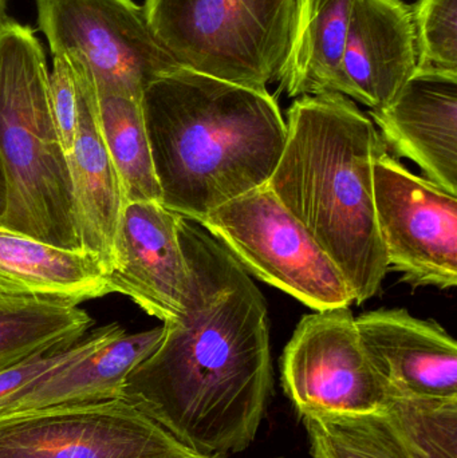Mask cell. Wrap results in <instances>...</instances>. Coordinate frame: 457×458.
<instances>
[{
	"instance_id": "cell-5",
	"label": "cell",
	"mask_w": 457,
	"mask_h": 458,
	"mask_svg": "<svg viewBox=\"0 0 457 458\" xmlns=\"http://www.w3.org/2000/svg\"><path fill=\"white\" fill-rule=\"evenodd\" d=\"M300 0H145L156 39L182 69L267 90L292 46Z\"/></svg>"
},
{
	"instance_id": "cell-16",
	"label": "cell",
	"mask_w": 457,
	"mask_h": 458,
	"mask_svg": "<svg viewBox=\"0 0 457 458\" xmlns=\"http://www.w3.org/2000/svg\"><path fill=\"white\" fill-rule=\"evenodd\" d=\"M98 259L0 227V301L78 304L109 295Z\"/></svg>"
},
{
	"instance_id": "cell-23",
	"label": "cell",
	"mask_w": 457,
	"mask_h": 458,
	"mask_svg": "<svg viewBox=\"0 0 457 458\" xmlns=\"http://www.w3.org/2000/svg\"><path fill=\"white\" fill-rule=\"evenodd\" d=\"M125 333L118 323L102 326L86 334L80 341L63 349L34 355L0 370V417L7 416L13 405L26 397L40 381L86 355L98 350L120 334Z\"/></svg>"
},
{
	"instance_id": "cell-9",
	"label": "cell",
	"mask_w": 457,
	"mask_h": 458,
	"mask_svg": "<svg viewBox=\"0 0 457 458\" xmlns=\"http://www.w3.org/2000/svg\"><path fill=\"white\" fill-rule=\"evenodd\" d=\"M281 384L300 417L373 413L391 400L362 347L351 307L300 319L282 354Z\"/></svg>"
},
{
	"instance_id": "cell-18",
	"label": "cell",
	"mask_w": 457,
	"mask_h": 458,
	"mask_svg": "<svg viewBox=\"0 0 457 458\" xmlns=\"http://www.w3.org/2000/svg\"><path fill=\"white\" fill-rule=\"evenodd\" d=\"M351 7V0H300L289 56L278 80L287 96L341 94Z\"/></svg>"
},
{
	"instance_id": "cell-25",
	"label": "cell",
	"mask_w": 457,
	"mask_h": 458,
	"mask_svg": "<svg viewBox=\"0 0 457 458\" xmlns=\"http://www.w3.org/2000/svg\"><path fill=\"white\" fill-rule=\"evenodd\" d=\"M50 106L56 133L66 157L74 148L78 125V89L74 67L66 56H54L48 72Z\"/></svg>"
},
{
	"instance_id": "cell-15",
	"label": "cell",
	"mask_w": 457,
	"mask_h": 458,
	"mask_svg": "<svg viewBox=\"0 0 457 458\" xmlns=\"http://www.w3.org/2000/svg\"><path fill=\"white\" fill-rule=\"evenodd\" d=\"M72 64L77 80L78 125L67 163L78 239L80 250L98 259L107 275L114 264L125 199L102 134L93 78L83 67Z\"/></svg>"
},
{
	"instance_id": "cell-28",
	"label": "cell",
	"mask_w": 457,
	"mask_h": 458,
	"mask_svg": "<svg viewBox=\"0 0 457 458\" xmlns=\"http://www.w3.org/2000/svg\"><path fill=\"white\" fill-rule=\"evenodd\" d=\"M199 458H227V457H199Z\"/></svg>"
},
{
	"instance_id": "cell-24",
	"label": "cell",
	"mask_w": 457,
	"mask_h": 458,
	"mask_svg": "<svg viewBox=\"0 0 457 458\" xmlns=\"http://www.w3.org/2000/svg\"><path fill=\"white\" fill-rule=\"evenodd\" d=\"M412 11L416 72L457 78V0H419Z\"/></svg>"
},
{
	"instance_id": "cell-1",
	"label": "cell",
	"mask_w": 457,
	"mask_h": 458,
	"mask_svg": "<svg viewBox=\"0 0 457 458\" xmlns=\"http://www.w3.org/2000/svg\"><path fill=\"white\" fill-rule=\"evenodd\" d=\"M190 269L185 312L126 378L121 400L199 457L246 451L273 389L267 304L249 272L208 232L180 217Z\"/></svg>"
},
{
	"instance_id": "cell-17",
	"label": "cell",
	"mask_w": 457,
	"mask_h": 458,
	"mask_svg": "<svg viewBox=\"0 0 457 458\" xmlns=\"http://www.w3.org/2000/svg\"><path fill=\"white\" fill-rule=\"evenodd\" d=\"M163 336L164 326L120 334L82 360L40 381L8 414L121 400L129 374L157 349Z\"/></svg>"
},
{
	"instance_id": "cell-13",
	"label": "cell",
	"mask_w": 457,
	"mask_h": 458,
	"mask_svg": "<svg viewBox=\"0 0 457 458\" xmlns=\"http://www.w3.org/2000/svg\"><path fill=\"white\" fill-rule=\"evenodd\" d=\"M418 66L412 5L351 0L341 94L370 110L388 106Z\"/></svg>"
},
{
	"instance_id": "cell-11",
	"label": "cell",
	"mask_w": 457,
	"mask_h": 458,
	"mask_svg": "<svg viewBox=\"0 0 457 458\" xmlns=\"http://www.w3.org/2000/svg\"><path fill=\"white\" fill-rule=\"evenodd\" d=\"M180 215L158 201L126 204L106 275L110 293L131 299L149 317L171 323L184 315L190 276L179 237Z\"/></svg>"
},
{
	"instance_id": "cell-3",
	"label": "cell",
	"mask_w": 457,
	"mask_h": 458,
	"mask_svg": "<svg viewBox=\"0 0 457 458\" xmlns=\"http://www.w3.org/2000/svg\"><path fill=\"white\" fill-rule=\"evenodd\" d=\"M286 125L267 187L340 269L354 303H364L389 268L373 191L376 158L388 148L373 121L340 93L300 97Z\"/></svg>"
},
{
	"instance_id": "cell-20",
	"label": "cell",
	"mask_w": 457,
	"mask_h": 458,
	"mask_svg": "<svg viewBox=\"0 0 457 458\" xmlns=\"http://www.w3.org/2000/svg\"><path fill=\"white\" fill-rule=\"evenodd\" d=\"M93 323L85 310L72 304L0 301V370L72 346Z\"/></svg>"
},
{
	"instance_id": "cell-10",
	"label": "cell",
	"mask_w": 457,
	"mask_h": 458,
	"mask_svg": "<svg viewBox=\"0 0 457 458\" xmlns=\"http://www.w3.org/2000/svg\"><path fill=\"white\" fill-rule=\"evenodd\" d=\"M0 458H199L123 400L0 417Z\"/></svg>"
},
{
	"instance_id": "cell-4",
	"label": "cell",
	"mask_w": 457,
	"mask_h": 458,
	"mask_svg": "<svg viewBox=\"0 0 457 458\" xmlns=\"http://www.w3.org/2000/svg\"><path fill=\"white\" fill-rule=\"evenodd\" d=\"M48 72L31 27L5 19L0 26V164L7 208L0 227L77 250L69 163L51 114Z\"/></svg>"
},
{
	"instance_id": "cell-21",
	"label": "cell",
	"mask_w": 457,
	"mask_h": 458,
	"mask_svg": "<svg viewBox=\"0 0 457 458\" xmlns=\"http://www.w3.org/2000/svg\"><path fill=\"white\" fill-rule=\"evenodd\" d=\"M313 458H412L384 411L362 414H306Z\"/></svg>"
},
{
	"instance_id": "cell-7",
	"label": "cell",
	"mask_w": 457,
	"mask_h": 458,
	"mask_svg": "<svg viewBox=\"0 0 457 458\" xmlns=\"http://www.w3.org/2000/svg\"><path fill=\"white\" fill-rule=\"evenodd\" d=\"M53 56H66L97 90L142 98L156 78L182 69L133 0H35Z\"/></svg>"
},
{
	"instance_id": "cell-8",
	"label": "cell",
	"mask_w": 457,
	"mask_h": 458,
	"mask_svg": "<svg viewBox=\"0 0 457 458\" xmlns=\"http://www.w3.org/2000/svg\"><path fill=\"white\" fill-rule=\"evenodd\" d=\"M378 233L388 266L413 288L457 284V196L384 150L373 166Z\"/></svg>"
},
{
	"instance_id": "cell-26",
	"label": "cell",
	"mask_w": 457,
	"mask_h": 458,
	"mask_svg": "<svg viewBox=\"0 0 457 458\" xmlns=\"http://www.w3.org/2000/svg\"><path fill=\"white\" fill-rule=\"evenodd\" d=\"M7 208V187H5L4 172L0 164V220L3 219Z\"/></svg>"
},
{
	"instance_id": "cell-12",
	"label": "cell",
	"mask_w": 457,
	"mask_h": 458,
	"mask_svg": "<svg viewBox=\"0 0 457 458\" xmlns=\"http://www.w3.org/2000/svg\"><path fill=\"white\" fill-rule=\"evenodd\" d=\"M360 341L391 398H457V344L435 320L404 309L356 318Z\"/></svg>"
},
{
	"instance_id": "cell-27",
	"label": "cell",
	"mask_w": 457,
	"mask_h": 458,
	"mask_svg": "<svg viewBox=\"0 0 457 458\" xmlns=\"http://www.w3.org/2000/svg\"><path fill=\"white\" fill-rule=\"evenodd\" d=\"M5 10H7V0H0V26H2L3 21L8 18Z\"/></svg>"
},
{
	"instance_id": "cell-19",
	"label": "cell",
	"mask_w": 457,
	"mask_h": 458,
	"mask_svg": "<svg viewBox=\"0 0 457 458\" xmlns=\"http://www.w3.org/2000/svg\"><path fill=\"white\" fill-rule=\"evenodd\" d=\"M97 102L102 134L117 171L125 204L161 203L141 99L97 90Z\"/></svg>"
},
{
	"instance_id": "cell-22",
	"label": "cell",
	"mask_w": 457,
	"mask_h": 458,
	"mask_svg": "<svg viewBox=\"0 0 457 458\" xmlns=\"http://www.w3.org/2000/svg\"><path fill=\"white\" fill-rule=\"evenodd\" d=\"M384 413L412 458H457V398H391Z\"/></svg>"
},
{
	"instance_id": "cell-2",
	"label": "cell",
	"mask_w": 457,
	"mask_h": 458,
	"mask_svg": "<svg viewBox=\"0 0 457 458\" xmlns=\"http://www.w3.org/2000/svg\"><path fill=\"white\" fill-rule=\"evenodd\" d=\"M141 105L161 204L198 225L267 184L286 144L267 90L182 67L152 81Z\"/></svg>"
},
{
	"instance_id": "cell-14",
	"label": "cell",
	"mask_w": 457,
	"mask_h": 458,
	"mask_svg": "<svg viewBox=\"0 0 457 458\" xmlns=\"http://www.w3.org/2000/svg\"><path fill=\"white\" fill-rule=\"evenodd\" d=\"M370 115L386 148L457 196V78L415 72L388 106Z\"/></svg>"
},
{
	"instance_id": "cell-6",
	"label": "cell",
	"mask_w": 457,
	"mask_h": 458,
	"mask_svg": "<svg viewBox=\"0 0 457 458\" xmlns=\"http://www.w3.org/2000/svg\"><path fill=\"white\" fill-rule=\"evenodd\" d=\"M199 225L249 275L314 311L354 303L340 269L267 184L228 201Z\"/></svg>"
}]
</instances>
